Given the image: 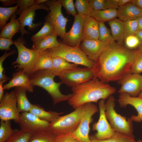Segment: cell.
Instances as JSON below:
<instances>
[{
  "mask_svg": "<svg viewBox=\"0 0 142 142\" xmlns=\"http://www.w3.org/2000/svg\"><path fill=\"white\" fill-rule=\"evenodd\" d=\"M99 111L97 106L92 103H85V106L80 124L73 133L79 142H91L89 136L90 124L93 120L92 116Z\"/></svg>",
  "mask_w": 142,
  "mask_h": 142,
  "instance_id": "10",
  "label": "cell"
},
{
  "mask_svg": "<svg viewBox=\"0 0 142 142\" xmlns=\"http://www.w3.org/2000/svg\"><path fill=\"white\" fill-rule=\"evenodd\" d=\"M137 20L138 25V31L142 30V16L138 17Z\"/></svg>",
  "mask_w": 142,
  "mask_h": 142,
  "instance_id": "51",
  "label": "cell"
},
{
  "mask_svg": "<svg viewBox=\"0 0 142 142\" xmlns=\"http://www.w3.org/2000/svg\"><path fill=\"white\" fill-rule=\"evenodd\" d=\"M54 33V28L48 20L45 19L44 25L37 33L31 37L32 40L39 39L49 37Z\"/></svg>",
  "mask_w": 142,
  "mask_h": 142,
  "instance_id": "31",
  "label": "cell"
},
{
  "mask_svg": "<svg viewBox=\"0 0 142 142\" xmlns=\"http://www.w3.org/2000/svg\"><path fill=\"white\" fill-rule=\"evenodd\" d=\"M136 49L139 52L142 53V44L140 45Z\"/></svg>",
  "mask_w": 142,
  "mask_h": 142,
  "instance_id": "55",
  "label": "cell"
},
{
  "mask_svg": "<svg viewBox=\"0 0 142 142\" xmlns=\"http://www.w3.org/2000/svg\"><path fill=\"white\" fill-rule=\"evenodd\" d=\"M52 60L53 69L52 71L55 76L62 71L76 68L78 66L74 63H70L60 57H52Z\"/></svg>",
  "mask_w": 142,
  "mask_h": 142,
  "instance_id": "29",
  "label": "cell"
},
{
  "mask_svg": "<svg viewBox=\"0 0 142 142\" xmlns=\"http://www.w3.org/2000/svg\"><path fill=\"white\" fill-rule=\"evenodd\" d=\"M62 83L71 87L83 84L94 77L93 68L77 67L58 73Z\"/></svg>",
  "mask_w": 142,
  "mask_h": 142,
  "instance_id": "8",
  "label": "cell"
},
{
  "mask_svg": "<svg viewBox=\"0 0 142 142\" xmlns=\"http://www.w3.org/2000/svg\"><path fill=\"white\" fill-rule=\"evenodd\" d=\"M118 101L121 107L130 105L133 106L138 112L136 116L132 115L130 118L133 121L140 122L142 121V98L133 97L125 93L120 94Z\"/></svg>",
  "mask_w": 142,
  "mask_h": 142,
  "instance_id": "19",
  "label": "cell"
},
{
  "mask_svg": "<svg viewBox=\"0 0 142 142\" xmlns=\"http://www.w3.org/2000/svg\"><path fill=\"white\" fill-rule=\"evenodd\" d=\"M18 130L13 129L11 127L10 120L0 122V142H5L14 133Z\"/></svg>",
  "mask_w": 142,
  "mask_h": 142,
  "instance_id": "32",
  "label": "cell"
},
{
  "mask_svg": "<svg viewBox=\"0 0 142 142\" xmlns=\"http://www.w3.org/2000/svg\"><path fill=\"white\" fill-rule=\"evenodd\" d=\"M6 52L0 57V80H5L7 81L9 78L3 73L4 68L3 63L5 59L9 56L13 54L16 53V51L14 50L7 53Z\"/></svg>",
  "mask_w": 142,
  "mask_h": 142,
  "instance_id": "44",
  "label": "cell"
},
{
  "mask_svg": "<svg viewBox=\"0 0 142 142\" xmlns=\"http://www.w3.org/2000/svg\"><path fill=\"white\" fill-rule=\"evenodd\" d=\"M85 106V103L77 107L71 113L60 117L54 121L50 123L48 131L57 135L73 133L80 123Z\"/></svg>",
  "mask_w": 142,
  "mask_h": 142,
  "instance_id": "4",
  "label": "cell"
},
{
  "mask_svg": "<svg viewBox=\"0 0 142 142\" xmlns=\"http://www.w3.org/2000/svg\"><path fill=\"white\" fill-rule=\"evenodd\" d=\"M115 99L112 95L108 98L105 104V114L112 128L116 132L131 136L133 134V122L131 118H126L115 111Z\"/></svg>",
  "mask_w": 142,
  "mask_h": 142,
  "instance_id": "6",
  "label": "cell"
},
{
  "mask_svg": "<svg viewBox=\"0 0 142 142\" xmlns=\"http://www.w3.org/2000/svg\"><path fill=\"white\" fill-rule=\"evenodd\" d=\"M142 72V53L138 51L131 66L130 73L140 74Z\"/></svg>",
  "mask_w": 142,
  "mask_h": 142,
  "instance_id": "40",
  "label": "cell"
},
{
  "mask_svg": "<svg viewBox=\"0 0 142 142\" xmlns=\"http://www.w3.org/2000/svg\"><path fill=\"white\" fill-rule=\"evenodd\" d=\"M44 3L49 7V11L45 17L53 25L54 33L63 39L66 33V27L68 20L63 15L62 5L58 0H48Z\"/></svg>",
  "mask_w": 142,
  "mask_h": 142,
  "instance_id": "9",
  "label": "cell"
},
{
  "mask_svg": "<svg viewBox=\"0 0 142 142\" xmlns=\"http://www.w3.org/2000/svg\"><path fill=\"white\" fill-rule=\"evenodd\" d=\"M99 35L98 40L105 43H111L115 42L109 29L106 27L104 23L99 22Z\"/></svg>",
  "mask_w": 142,
  "mask_h": 142,
  "instance_id": "36",
  "label": "cell"
},
{
  "mask_svg": "<svg viewBox=\"0 0 142 142\" xmlns=\"http://www.w3.org/2000/svg\"><path fill=\"white\" fill-rule=\"evenodd\" d=\"M18 5L9 7H0V29L1 30L7 23L11 17L18 10Z\"/></svg>",
  "mask_w": 142,
  "mask_h": 142,
  "instance_id": "34",
  "label": "cell"
},
{
  "mask_svg": "<svg viewBox=\"0 0 142 142\" xmlns=\"http://www.w3.org/2000/svg\"><path fill=\"white\" fill-rule=\"evenodd\" d=\"M111 29V35L115 40L122 43L124 36L125 22L116 18L108 22Z\"/></svg>",
  "mask_w": 142,
  "mask_h": 142,
  "instance_id": "26",
  "label": "cell"
},
{
  "mask_svg": "<svg viewBox=\"0 0 142 142\" xmlns=\"http://www.w3.org/2000/svg\"><path fill=\"white\" fill-rule=\"evenodd\" d=\"M55 142H79L72 133H64L56 135Z\"/></svg>",
  "mask_w": 142,
  "mask_h": 142,
  "instance_id": "42",
  "label": "cell"
},
{
  "mask_svg": "<svg viewBox=\"0 0 142 142\" xmlns=\"http://www.w3.org/2000/svg\"><path fill=\"white\" fill-rule=\"evenodd\" d=\"M125 28L124 39L127 36L135 35L138 31V25L136 19L124 22Z\"/></svg>",
  "mask_w": 142,
  "mask_h": 142,
  "instance_id": "38",
  "label": "cell"
},
{
  "mask_svg": "<svg viewBox=\"0 0 142 142\" xmlns=\"http://www.w3.org/2000/svg\"><path fill=\"white\" fill-rule=\"evenodd\" d=\"M118 16L117 9H109L101 10H92L90 17L98 22L109 21Z\"/></svg>",
  "mask_w": 142,
  "mask_h": 142,
  "instance_id": "28",
  "label": "cell"
},
{
  "mask_svg": "<svg viewBox=\"0 0 142 142\" xmlns=\"http://www.w3.org/2000/svg\"><path fill=\"white\" fill-rule=\"evenodd\" d=\"M138 51L126 48L123 43H110L94 61V77L107 83L118 81L130 73Z\"/></svg>",
  "mask_w": 142,
  "mask_h": 142,
  "instance_id": "1",
  "label": "cell"
},
{
  "mask_svg": "<svg viewBox=\"0 0 142 142\" xmlns=\"http://www.w3.org/2000/svg\"><path fill=\"white\" fill-rule=\"evenodd\" d=\"M32 134L21 129L18 130L5 142H29Z\"/></svg>",
  "mask_w": 142,
  "mask_h": 142,
  "instance_id": "37",
  "label": "cell"
},
{
  "mask_svg": "<svg viewBox=\"0 0 142 142\" xmlns=\"http://www.w3.org/2000/svg\"><path fill=\"white\" fill-rule=\"evenodd\" d=\"M42 9L49 12V7L44 3L37 5L34 3L31 6L23 11L19 15L17 18L20 23V31L21 36H23L25 34H29L30 33L25 28L26 26H27L29 31H34L40 26L42 23L41 22L34 23L33 21L36 10Z\"/></svg>",
  "mask_w": 142,
  "mask_h": 142,
  "instance_id": "13",
  "label": "cell"
},
{
  "mask_svg": "<svg viewBox=\"0 0 142 142\" xmlns=\"http://www.w3.org/2000/svg\"><path fill=\"white\" fill-rule=\"evenodd\" d=\"M135 35L139 39L141 45L142 44V30L137 31Z\"/></svg>",
  "mask_w": 142,
  "mask_h": 142,
  "instance_id": "53",
  "label": "cell"
},
{
  "mask_svg": "<svg viewBox=\"0 0 142 142\" xmlns=\"http://www.w3.org/2000/svg\"><path fill=\"white\" fill-rule=\"evenodd\" d=\"M131 0H119V7L131 3Z\"/></svg>",
  "mask_w": 142,
  "mask_h": 142,
  "instance_id": "52",
  "label": "cell"
},
{
  "mask_svg": "<svg viewBox=\"0 0 142 142\" xmlns=\"http://www.w3.org/2000/svg\"><path fill=\"white\" fill-rule=\"evenodd\" d=\"M117 81L121 85L119 94L137 97L142 91V75L140 74L129 73Z\"/></svg>",
  "mask_w": 142,
  "mask_h": 142,
  "instance_id": "15",
  "label": "cell"
},
{
  "mask_svg": "<svg viewBox=\"0 0 142 142\" xmlns=\"http://www.w3.org/2000/svg\"><path fill=\"white\" fill-rule=\"evenodd\" d=\"M141 126H142V125H141Z\"/></svg>",
  "mask_w": 142,
  "mask_h": 142,
  "instance_id": "58",
  "label": "cell"
},
{
  "mask_svg": "<svg viewBox=\"0 0 142 142\" xmlns=\"http://www.w3.org/2000/svg\"><path fill=\"white\" fill-rule=\"evenodd\" d=\"M83 19L84 21L83 39L98 40L99 22L91 17H86Z\"/></svg>",
  "mask_w": 142,
  "mask_h": 142,
  "instance_id": "21",
  "label": "cell"
},
{
  "mask_svg": "<svg viewBox=\"0 0 142 142\" xmlns=\"http://www.w3.org/2000/svg\"><path fill=\"white\" fill-rule=\"evenodd\" d=\"M110 43L99 40L83 39L79 47L88 58L94 62Z\"/></svg>",
  "mask_w": 142,
  "mask_h": 142,
  "instance_id": "17",
  "label": "cell"
},
{
  "mask_svg": "<svg viewBox=\"0 0 142 142\" xmlns=\"http://www.w3.org/2000/svg\"><path fill=\"white\" fill-rule=\"evenodd\" d=\"M12 79L7 83L3 85L4 90H8L14 87H18L26 92L33 93V86L31 84L28 75L22 69H20L12 75Z\"/></svg>",
  "mask_w": 142,
  "mask_h": 142,
  "instance_id": "18",
  "label": "cell"
},
{
  "mask_svg": "<svg viewBox=\"0 0 142 142\" xmlns=\"http://www.w3.org/2000/svg\"><path fill=\"white\" fill-rule=\"evenodd\" d=\"M47 0H36L34 3L37 5H39L43 3H44Z\"/></svg>",
  "mask_w": 142,
  "mask_h": 142,
  "instance_id": "54",
  "label": "cell"
},
{
  "mask_svg": "<svg viewBox=\"0 0 142 142\" xmlns=\"http://www.w3.org/2000/svg\"><path fill=\"white\" fill-rule=\"evenodd\" d=\"M53 69L52 57L48 51L47 49L40 52L35 63L33 73L39 70H52Z\"/></svg>",
  "mask_w": 142,
  "mask_h": 142,
  "instance_id": "24",
  "label": "cell"
},
{
  "mask_svg": "<svg viewBox=\"0 0 142 142\" xmlns=\"http://www.w3.org/2000/svg\"><path fill=\"white\" fill-rule=\"evenodd\" d=\"M56 76L52 70H38L29 76L31 84L44 89L52 98L54 105L59 102L68 100L73 94H62L59 87L61 82H56L54 78Z\"/></svg>",
  "mask_w": 142,
  "mask_h": 142,
  "instance_id": "3",
  "label": "cell"
},
{
  "mask_svg": "<svg viewBox=\"0 0 142 142\" xmlns=\"http://www.w3.org/2000/svg\"><path fill=\"white\" fill-rule=\"evenodd\" d=\"M26 42L23 36H21L14 41V45L17 48L18 57L12 65L17 64V70L22 69L29 76L33 74L35 63L39 52L26 47L24 44Z\"/></svg>",
  "mask_w": 142,
  "mask_h": 142,
  "instance_id": "7",
  "label": "cell"
},
{
  "mask_svg": "<svg viewBox=\"0 0 142 142\" xmlns=\"http://www.w3.org/2000/svg\"><path fill=\"white\" fill-rule=\"evenodd\" d=\"M59 42L60 44L59 46L47 49L52 57H60L68 62L78 65L89 68L93 67L94 62L88 58L79 46L71 47Z\"/></svg>",
  "mask_w": 142,
  "mask_h": 142,
  "instance_id": "5",
  "label": "cell"
},
{
  "mask_svg": "<svg viewBox=\"0 0 142 142\" xmlns=\"http://www.w3.org/2000/svg\"><path fill=\"white\" fill-rule=\"evenodd\" d=\"M6 81L5 80L0 81V100L2 99L4 94L3 85V83Z\"/></svg>",
  "mask_w": 142,
  "mask_h": 142,
  "instance_id": "50",
  "label": "cell"
},
{
  "mask_svg": "<svg viewBox=\"0 0 142 142\" xmlns=\"http://www.w3.org/2000/svg\"><path fill=\"white\" fill-rule=\"evenodd\" d=\"M64 8L66 13L74 17L78 14L73 0H58Z\"/></svg>",
  "mask_w": 142,
  "mask_h": 142,
  "instance_id": "41",
  "label": "cell"
},
{
  "mask_svg": "<svg viewBox=\"0 0 142 142\" xmlns=\"http://www.w3.org/2000/svg\"><path fill=\"white\" fill-rule=\"evenodd\" d=\"M84 21L77 14L74 17V20L70 30L65 33L61 42L70 47L79 46L83 39Z\"/></svg>",
  "mask_w": 142,
  "mask_h": 142,
  "instance_id": "16",
  "label": "cell"
},
{
  "mask_svg": "<svg viewBox=\"0 0 142 142\" xmlns=\"http://www.w3.org/2000/svg\"><path fill=\"white\" fill-rule=\"evenodd\" d=\"M15 13L10 17L9 22L7 23L2 28L0 33V37L12 39L13 36L20 31V23L16 18Z\"/></svg>",
  "mask_w": 142,
  "mask_h": 142,
  "instance_id": "25",
  "label": "cell"
},
{
  "mask_svg": "<svg viewBox=\"0 0 142 142\" xmlns=\"http://www.w3.org/2000/svg\"><path fill=\"white\" fill-rule=\"evenodd\" d=\"M50 123L28 112H22L20 114L18 124L20 129L34 134L48 131Z\"/></svg>",
  "mask_w": 142,
  "mask_h": 142,
  "instance_id": "12",
  "label": "cell"
},
{
  "mask_svg": "<svg viewBox=\"0 0 142 142\" xmlns=\"http://www.w3.org/2000/svg\"><path fill=\"white\" fill-rule=\"evenodd\" d=\"M16 95L17 107L19 112H29L32 104L28 100L26 91L24 89L16 87L14 90Z\"/></svg>",
  "mask_w": 142,
  "mask_h": 142,
  "instance_id": "27",
  "label": "cell"
},
{
  "mask_svg": "<svg viewBox=\"0 0 142 142\" xmlns=\"http://www.w3.org/2000/svg\"><path fill=\"white\" fill-rule=\"evenodd\" d=\"M55 135L48 131L33 134L29 142H55Z\"/></svg>",
  "mask_w": 142,
  "mask_h": 142,
  "instance_id": "35",
  "label": "cell"
},
{
  "mask_svg": "<svg viewBox=\"0 0 142 142\" xmlns=\"http://www.w3.org/2000/svg\"><path fill=\"white\" fill-rule=\"evenodd\" d=\"M124 41L125 46L131 50L136 49L141 45L139 39L135 34L126 37Z\"/></svg>",
  "mask_w": 142,
  "mask_h": 142,
  "instance_id": "39",
  "label": "cell"
},
{
  "mask_svg": "<svg viewBox=\"0 0 142 142\" xmlns=\"http://www.w3.org/2000/svg\"><path fill=\"white\" fill-rule=\"evenodd\" d=\"M17 106L14 90L6 92L0 100V119L5 121L13 120L18 123L20 114Z\"/></svg>",
  "mask_w": 142,
  "mask_h": 142,
  "instance_id": "11",
  "label": "cell"
},
{
  "mask_svg": "<svg viewBox=\"0 0 142 142\" xmlns=\"http://www.w3.org/2000/svg\"><path fill=\"white\" fill-rule=\"evenodd\" d=\"M105 100L101 99L98 103L99 117L98 121L93 124L92 126L93 131H96L94 138L103 140L110 137L115 131L108 121L105 114Z\"/></svg>",
  "mask_w": 142,
  "mask_h": 142,
  "instance_id": "14",
  "label": "cell"
},
{
  "mask_svg": "<svg viewBox=\"0 0 142 142\" xmlns=\"http://www.w3.org/2000/svg\"><path fill=\"white\" fill-rule=\"evenodd\" d=\"M117 11L119 19L124 22L136 19L142 16V9L131 3L119 7Z\"/></svg>",
  "mask_w": 142,
  "mask_h": 142,
  "instance_id": "20",
  "label": "cell"
},
{
  "mask_svg": "<svg viewBox=\"0 0 142 142\" xmlns=\"http://www.w3.org/2000/svg\"><path fill=\"white\" fill-rule=\"evenodd\" d=\"M57 36L55 33L42 39L32 40L31 49L39 52L47 49L59 46L60 42L57 39Z\"/></svg>",
  "mask_w": 142,
  "mask_h": 142,
  "instance_id": "22",
  "label": "cell"
},
{
  "mask_svg": "<svg viewBox=\"0 0 142 142\" xmlns=\"http://www.w3.org/2000/svg\"><path fill=\"white\" fill-rule=\"evenodd\" d=\"M16 4L19 6L18 10L15 13L19 15L24 11L32 6L34 3V0H16Z\"/></svg>",
  "mask_w": 142,
  "mask_h": 142,
  "instance_id": "45",
  "label": "cell"
},
{
  "mask_svg": "<svg viewBox=\"0 0 142 142\" xmlns=\"http://www.w3.org/2000/svg\"><path fill=\"white\" fill-rule=\"evenodd\" d=\"M0 1L4 7L12 6L16 4V0H0Z\"/></svg>",
  "mask_w": 142,
  "mask_h": 142,
  "instance_id": "48",
  "label": "cell"
},
{
  "mask_svg": "<svg viewBox=\"0 0 142 142\" xmlns=\"http://www.w3.org/2000/svg\"><path fill=\"white\" fill-rule=\"evenodd\" d=\"M74 5L78 14L83 18L90 17L92 9L88 0H76Z\"/></svg>",
  "mask_w": 142,
  "mask_h": 142,
  "instance_id": "33",
  "label": "cell"
},
{
  "mask_svg": "<svg viewBox=\"0 0 142 142\" xmlns=\"http://www.w3.org/2000/svg\"><path fill=\"white\" fill-rule=\"evenodd\" d=\"M135 142H142V140L139 139L137 141H136Z\"/></svg>",
  "mask_w": 142,
  "mask_h": 142,
  "instance_id": "57",
  "label": "cell"
},
{
  "mask_svg": "<svg viewBox=\"0 0 142 142\" xmlns=\"http://www.w3.org/2000/svg\"><path fill=\"white\" fill-rule=\"evenodd\" d=\"M92 10H101L109 9L106 0H88Z\"/></svg>",
  "mask_w": 142,
  "mask_h": 142,
  "instance_id": "43",
  "label": "cell"
},
{
  "mask_svg": "<svg viewBox=\"0 0 142 142\" xmlns=\"http://www.w3.org/2000/svg\"><path fill=\"white\" fill-rule=\"evenodd\" d=\"M106 1L108 9H117L119 7V0H106Z\"/></svg>",
  "mask_w": 142,
  "mask_h": 142,
  "instance_id": "47",
  "label": "cell"
},
{
  "mask_svg": "<svg viewBox=\"0 0 142 142\" xmlns=\"http://www.w3.org/2000/svg\"><path fill=\"white\" fill-rule=\"evenodd\" d=\"M131 3L138 8L142 9V0H131Z\"/></svg>",
  "mask_w": 142,
  "mask_h": 142,
  "instance_id": "49",
  "label": "cell"
},
{
  "mask_svg": "<svg viewBox=\"0 0 142 142\" xmlns=\"http://www.w3.org/2000/svg\"><path fill=\"white\" fill-rule=\"evenodd\" d=\"M14 42L12 39L0 37V50H5L7 52L11 50L10 46L14 44Z\"/></svg>",
  "mask_w": 142,
  "mask_h": 142,
  "instance_id": "46",
  "label": "cell"
},
{
  "mask_svg": "<svg viewBox=\"0 0 142 142\" xmlns=\"http://www.w3.org/2000/svg\"><path fill=\"white\" fill-rule=\"evenodd\" d=\"M138 97L142 98V91L139 94Z\"/></svg>",
  "mask_w": 142,
  "mask_h": 142,
  "instance_id": "56",
  "label": "cell"
},
{
  "mask_svg": "<svg viewBox=\"0 0 142 142\" xmlns=\"http://www.w3.org/2000/svg\"><path fill=\"white\" fill-rule=\"evenodd\" d=\"M71 90L73 95L68 102L74 109L85 103L105 100L116 92L114 87L95 78L71 87Z\"/></svg>",
  "mask_w": 142,
  "mask_h": 142,
  "instance_id": "2",
  "label": "cell"
},
{
  "mask_svg": "<svg viewBox=\"0 0 142 142\" xmlns=\"http://www.w3.org/2000/svg\"><path fill=\"white\" fill-rule=\"evenodd\" d=\"M91 142H135L134 136L126 135L115 131L110 137L103 140H99L94 138L90 139Z\"/></svg>",
  "mask_w": 142,
  "mask_h": 142,
  "instance_id": "30",
  "label": "cell"
},
{
  "mask_svg": "<svg viewBox=\"0 0 142 142\" xmlns=\"http://www.w3.org/2000/svg\"><path fill=\"white\" fill-rule=\"evenodd\" d=\"M29 112L40 119L50 123L55 121L63 113L51 111H46L39 105L36 104H32Z\"/></svg>",
  "mask_w": 142,
  "mask_h": 142,
  "instance_id": "23",
  "label": "cell"
}]
</instances>
